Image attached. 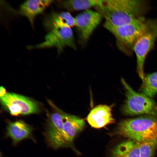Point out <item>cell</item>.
<instances>
[{
  "label": "cell",
  "instance_id": "6da1fadb",
  "mask_svg": "<svg viewBox=\"0 0 157 157\" xmlns=\"http://www.w3.org/2000/svg\"><path fill=\"white\" fill-rule=\"evenodd\" d=\"M95 8L105 19L104 25L117 26L144 16L149 5L144 0H103Z\"/></svg>",
  "mask_w": 157,
  "mask_h": 157
},
{
  "label": "cell",
  "instance_id": "7a4b0ae2",
  "mask_svg": "<svg viewBox=\"0 0 157 157\" xmlns=\"http://www.w3.org/2000/svg\"><path fill=\"white\" fill-rule=\"evenodd\" d=\"M115 133L139 142H157V117L144 115L123 120L118 124Z\"/></svg>",
  "mask_w": 157,
  "mask_h": 157
},
{
  "label": "cell",
  "instance_id": "3957f363",
  "mask_svg": "<svg viewBox=\"0 0 157 157\" xmlns=\"http://www.w3.org/2000/svg\"><path fill=\"white\" fill-rule=\"evenodd\" d=\"M149 21L150 19H146L143 16L121 26H104L115 36L118 49L129 56L133 52L135 44L146 30Z\"/></svg>",
  "mask_w": 157,
  "mask_h": 157
},
{
  "label": "cell",
  "instance_id": "277c9868",
  "mask_svg": "<svg viewBox=\"0 0 157 157\" xmlns=\"http://www.w3.org/2000/svg\"><path fill=\"white\" fill-rule=\"evenodd\" d=\"M122 83L125 91L126 99L121 108L126 115H141L157 117V104L151 98L135 91L123 78Z\"/></svg>",
  "mask_w": 157,
  "mask_h": 157
},
{
  "label": "cell",
  "instance_id": "5b68a950",
  "mask_svg": "<svg viewBox=\"0 0 157 157\" xmlns=\"http://www.w3.org/2000/svg\"><path fill=\"white\" fill-rule=\"evenodd\" d=\"M157 39V19H150L146 30L137 41L133 48L136 56L137 72L142 80L145 76L144 70L145 59L153 49Z\"/></svg>",
  "mask_w": 157,
  "mask_h": 157
},
{
  "label": "cell",
  "instance_id": "8992f818",
  "mask_svg": "<svg viewBox=\"0 0 157 157\" xmlns=\"http://www.w3.org/2000/svg\"><path fill=\"white\" fill-rule=\"evenodd\" d=\"M51 106L56 112L48 114L44 135L49 146L54 149L72 147L64 132L62 115L57 107L52 104Z\"/></svg>",
  "mask_w": 157,
  "mask_h": 157
},
{
  "label": "cell",
  "instance_id": "52a82bcc",
  "mask_svg": "<svg viewBox=\"0 0 157 157\" xmlns=\"http://www.w3.org/2000/svg\"><path fill=\"white\" fill-rule=\"evenodd\" d=\"M44 40L42 42L29 45V49L56 47L58 53H60L66 47L74 50L76 49L73 31L71 27H63L54 29L49 31L45 36Z\"/></svg>",
  "mask_w": 157,
  "mask_h": 157
},
{
  "label": "cell",
  "instance_id": "ba28073f",
  "mask_svg": "<svg viewBox=\"0 0 157 157\" xmlns=\"http://www.w3.org/2000/svg\"><path fill=\"white\" fill-rule=\"evenodd\" d=\"M3 106L12 116L27 115L38 113V103L30 98L13 93H7L0 97Z\"/></svg>",
  "mask_w": 157,
  "mask_h": 157
},
{
  "label": "cell",
  "instance_id": "9c48e42d",
  "mask_svg": "<svg viewBox=\"0 0 157 157\" xmlns=\"http://www.w3.org/2000/svg\"><path fill=\"white\" fill-rule=\"evenodd\" d=\"M103 17L98 12L90 9L80 13L75 17L78 42L80 45L84 46L86 44Z\"/></svg>",
  "mask_w": 157,
  "mask_h": 157
},
{
  "label": "cell",
  "instance_id": "30bf717a",
  "mask_svg": "<svg viewBox=\"0 0 157 157\" xmlns=\"http://www.w3.org/2000/svg\"><path fill=\"white\" fill-rule=\"evenodd\" d=\"M86 119L89 124L96 129L103 127L115 122L112 115L111 107L106 105H99L94 107Z\"/></svg>",
  "mask_w": 157,
  "mask_h": 157
},
{
  "label": "cell",
  "instance_id": "8fae6325",
  "mask_svg": "<svg viewBox=\"0 0 157 157\" xmlns=\"http://www.w3.org/2000/svg\"><path fill=\"white\" fill-rule=\"evenodd\" d=\"M57 108L62 117L64 132L69 143L72 147L74 138L85 128V121L83 119L64 113Z\"/></svg>",
  "mask_w": 157,
  "mask_h": 157
},
{
  "label": "cell",
  "instance_id": "7c38bea8",
  "mask_svg": "<svg viewBox=\"0 0 157 157\" xmlns=\"http://www.w3.org/2000/svg\"><path fill=\"white\" fill-rule=\"evenodd\" d=\"M54 1L51 0H27L20 5L17 12L26 17L33 27L35 17L42 13Z\"/></svg>",
  "mask_w": 157,
  "mask_h": 157
},
{
  "label": "cell",
  "instance_id": "4fadbf2b",
  "mask_svg": "<svg viewBox=\"0 0 157 157\" xmlns=\"http://www.w3.org/2000/svg\"><path fill=\"white\" fill-rule=\"evenodd\" d=\"M33 128L21 120L9 122L6 128V135L15 145L27 138L33 139Z\"/></svg>",
  "mask_w": 157,
  "mask_h": 157
},
{
  "label": "cell",
  "instance_id": "5bb4252c",
  "mask_svg": "<svg viewBox=\"0 0 157 157\" xmlns=\"http://www.w3.org/2000/svg\"><path fill=\"white\" fill-rule=\"evenodd\" d=\"M43 24L45 28L49 31L63 27L71 28L75 26V18L68 12H52L45 17Z\"/></svg>",
  "mask_w": 157,
  "mask_h": 157
},
{
  "label": "cell",
  "instance_id": "9a60e30c",
  "mask_svg": "<svg viewBox=\"0 0 157 157\" xmlns=\"http://www.w3.org/2000/svg\"><path fill=\"white\" fill-rule=\"evenodd\" d=\"M111 157H140L139 143L127 139L112 149Z\"/></svg>",
  "mask_w": 157,
  "mask_h": 157
},
{
  "label": "cell",
  "instance_id": "2e32d148",
  "mask_svg": "<svg viewBox=\"0 0 157 157\" xmlns=\"http://www.w3.org/2000/svg\"><path fill=\"white\" fill-rule=\"evenodd\" d=\"M103 0H59V3L68 11H72L90 9L101 4Z\"/></svg>",
  "mask_w": 157,
  "mask_h": 157
},
{
  "label": "cell",
  "instance_id": "e0dca14e",
  "mask_svg": "<svg viewBox=\"0 0 157 157\" xmlns=\"http://www.w3.org/2000/svg\"><path fill=\"white\" fill-rule=\"evenodd\" d=\"M140 90L151 98L156 95L157 93V72L144 76Z\"/></svg>",
  "mask_w": 157,
  "mask_h": 157
},
{
  "label": "cell",
  "instance_id": "ac0fdd59",
  "mask_svg": "<svg viewBox=\"0 0 157 157\" xmlns=\"http://www.w3.org/2000/svg\"><path fill=\"white\" fill-rule=\"evenodd\" d=\"M139 143L140 157H154L157 149V142Z\"/></svg>",
  "mask_w": 157,
  "mask_h": 157
},
{
  "label": "cell",
  "instance_id": "d6986e66",
  "mask_svg": "<svg viewBox=\"0 0 157 157\" xmlns=\"http://www.w3.org/2000/svg\"><path fill=\"white\" fill-rule=\"evenodd\" d=\"M7 93L5 89L3 86H1L0 88V97L4 96Z\"/></svg>",
  "mask_w": 157,
  "mask_h": 157
}]
</instances>
